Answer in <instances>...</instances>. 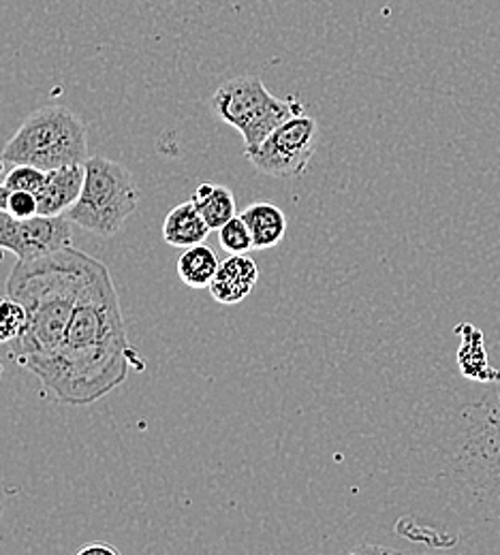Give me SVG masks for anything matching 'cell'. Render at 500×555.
Here are the masks:
<instances>
[{
	"mask_svg": "<svg viewBox=\"0 0 500 555\" xmlns=\"http://www.w3.org/2000/svg\"><path fill=\"white\" fill-rule=\"evenodd\" d=\"M86 165H65L46 171V184L37 193L39 216H63L75 206L81 195Z\"/></svg>",
	"mask_w": 500,
	"mask_h": 555,
	"instance_id": "8",
	"label": "cell"
},
{
	"mask_svg": "<svg viewBox=\"0 0 500 555\" xmlns=\"http://www.w3.org/2000/svg\"><path fill=\"white\" fill-rule=\"evenodd\" d=\"M218 242H220L222 250L229 255H246V253L255 250L251 229L240 214L233 216L229 222H225L218 229Z\"/></svg>",
	"mask_w": 500,
	"mask_h": 555,
	"instance_id": "14",
	"label": "cell"
},
{
	"mask_svg": "<svg viewBox=\"0 0 500 555\" xmlns=\"http://www.w3.org/2000/svg\"><path fill=\"white\" fill-rule=\"evenodd\" d=\"M4 163L35 165L43 171L88 160V131L84 120L63 105L33 112L2 147Z\"/></svg>",
	"mask_w": 500,
	"mask_h": 555,
	"instance_id": "3",
	"label": "cell"
},
{
	"mask_svg": "<svg viewBox=\"0 0 500 555\" xmlns=\"http://www.w3.org/2000/svg\"><path fill=\"white\" fill-rule=\"evenodd\" d=\"M26 308L11 295H0V345L15 340L26 327Z\"/></svg>",
	"mask_w": 500,
	"mask_h": 555,
	"instance_id": "15",
	"label": "cell"
},
{
	"mask_svg": "<svg viewBox=\"0 0 500 555\" xmlns=\"http://www.w3.org/2000/svg\"><path fill=\"white\" fill-rule=\"evenodd\" d=\"M213 112L242 135L246 147H255L289 118L304 114V105L295 96H274L257 75H242L216 88Z\"/></svg>",
	"mask_w": 500,
	"mask_h": 555,
	"instance_id": "5",
	"label": "cell"
},
{
	"mask_svg": "<svg viewBox=\"0 0 500 555\" xmlns=\"http://www.w3.org/2000/svg\"><path fill=\"white\" fill-rule=\"evenodd\" d=\"M210 231L213 229L208 227L193 199L169 209L163 222V240L174 248H191L204 244Z\"/></svg>",
	"mask_w": 500,
	"mask_h": 555,
	"instance_id": "10",
	"label": "cell"
},
{
	"mask_svg": "<svg viewBox=\"0 0 500 555\" xmlns=\"http://www.w3.org/2000/svg\"><path fill=\"white\" fill-rule=\"evenodd\" d=\"M84 165V189L67 218L84 231L112 237L140 206V186L127 167L105 156H92Z\"/></svg>",
	"mask_w": 500,
	"mask_h": 555,
	"instance_id": "4",
	"label": "cell"
},
{
	"mask_svg": "<svg viewBox=\"0 0 500 555\" xmlns=\"http://www.w3.org/2000/svg\"><path fill=\"white\" fill-rule=\"evenodd\" d=\"M218 268H220V261L206 242L184 248L176 266L178 276L189 288H210Z\"/></svg>",
	"mask_w": 500,
	"mask_h": 555,
	"instance_id": "12",
	"label": "cell"
},
{
	"mask_svg": "<svg viewBox=\"0 0 500 555\" xmlns=\"http://www.w3.org/2000/svg\"><path fill=\"white\" fill-rule=\"evenodd\" d=\"M9 197H11V191H9V186L2 182V184H0V209L9 208Z\"/></svg>",
	"mask_w": 500,
	"mask_h": 555,
	"instance_id": "19",
	"label": "cell"
},
{
	"mask_svg": "<svg viewBox=\"0 0 500 555\" xmlns=\"http://www.w3.org/2000/svg\"><path fill=\"white\" fill-rule=\"evenodd\" d=\"M240 216L251 229L255 250L277 248L285 240L289 222H286L285 211L279 206L259 202V204H251Z\"/></svg>",
	"mask_w": 500,
	"mask_h": 555,
	"instance_id": "11",
	"label": "cell"
},
{
	"mask_svg": "<svg viewBox=\"0 0 500 555\" xmlns=\"http://www.w3.org/2000/svg\"><path fill=\"white\" fill-rule=\"evenodd\" d=\"M97 266V259L73 246L48 257L17 261L7 278V295L26 308V327L11 340L9 357L24 365L50 354L65 338L77 299Z\"/></svg>",
	"mask_w": 500,
	"mask_h": 555,
	"instance_id": "2",
	"label": "cell"
},
{
	"mask_svg": "<svg viewBox=\"0 0 500 555\" xmlns=\"http://www.w3.org/2000/svg\"><path fill=\"white\" fill-rule=\"evenodd\" d=\"M193 204L208 222L213 231H218L225 222H229L233 216H238V206L233 193L222 184H200L193 193Z\"/></svg>",
	"mask_w": 500,
	"mask_h": 555,
	"instance_id": "13",
	"label": "cell"
},
{
	"mask_svg": "<svg viewBox=\"0 0 500 555\" xmlns=\"http://www.w3.org/2000/svg\"><path fill=\"white\" fill-rule=\"evenodd\" d=\"M0 517H2V500H0Z\"/></svg>",
	"mask_w": 500,
	"mask_h": 555,
	"instance_id": "21",
	"label": "cell"
},
{
	"mask_svg": "<svg viewBox=\"0 0 500 555\" xmlns=\"http://www.w3.org/2000/svg\"><path fill=\"white\" fill-rule=\"evenodd\" d=\"M319 133V122L306 114H299L289 118L259 145L246 147L244 154L259 173L279 180H293L308 169L317 152Z\"/></svg>",
	"mask_w": 500,
	"mask_h": 555,
	"instance_id": "6",
	"label": "cell"
},
{
	"mask_svg": "<svg viewBox=\"0 0 500 555\" xmlns=\"http://www.w3.org/2000/svg\"><path fill=\"white\" fill-rule=\"evenodd\" d=\"M2 173H4V158L0 156V178H2Z\"/></svg>",
	"mask_w": 500,
	"mask_h": 555,
	"instance_id": "20",
	"label": "cell"
},
{
	"mask_svg": "<svg viewBox=\"0 0 500 555\" xmlns=\"http://www.w3.org/2000/svg\"><path fill=\"white\" fill-rule=\"evenodd\" d=\"M259 280L257 263L246 255H231L225 259L216 272L210 284V293L216 304L220 306H235L242 304Z\"/></svg>",
	"mask_w": 500,
	"mask_h": 555,
	"instance_id": "9",
	"label": "cell"
},
{
	"mask_svg": "<svg viewBox=\"0 0 500 555\" xmlns=\"http://www.w3.org/2000/svg\"><path fill=\"white\" fill-rule=\"evenodd\" d=\"M15 218H33L39 214V202L35 193H26V191H11L9 197V208Z\"/></svg>",
	"mask_w": 500,
	"mask_h": 555,
	"instance_id": "17",
	"label": "cell"
},
{
	"mask_svg": "<svg viewBox=\"0 0 500 555\" xmlns=\"http://www.w3.org/2000/svg\"><path fill=\"white\" fill-rule=\"evenodd\" d=\"M90 554L120 555V552H118L116 547L107 545V543H92V545H88V547H81V550H79V555Z\"/></svg>",
	"mask_w": 500,
	"mask_h": 555,
	"instance_id": "18",
	"label": "cell"
},
{
	"mask_svg": "<svg viewBox=\"0 0 500 555\" xmlns=\"http://www.w3.org/2000/svg\"><path fill=\"white\" fill-rule=\"evenodd\" d=\"M133 365L143 370V361L127 336L112 274L97 261L77 299L63 343L50 354L28 359L24 367L59 402L88 406L118 389Z\"/></svg>",
	"mask_w": 500,
	"mask_h": 555,
	"instance_id": "1",
	"label": "cell"
},
{
	"mask_svg": "<svg viewBox=\"0 0 500 555\" xmlns=\"http://www.w3.org/2000/svg\"><path fill=\"white\" fill-rule=\"evenodd\" d=\"M72 244V220L67 216L15 218L0 209V250L13 253L17 261L48 257Z\"/></svg>",
	"mask_w": 500,
	"mask_h": 555,
	"instance_id": "7",
	"label": "cell"
},
{
	"mask_svg": "<svg viewBox=\"0 0 500 555\" xmlns=\"http://www.w3.org/2000/svg\"><path fill=\"white\" fill-rule=\"evenodd\" d=\"M4 184L9 191H26L37 195L46 184V171L35 165H13L4 178Z\"/></svg>",
	"mask_w": 500,
	"mask_h": 555,
	"instance_id": "16",
	"label": "cell"
}]
</instances>
